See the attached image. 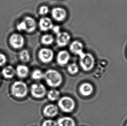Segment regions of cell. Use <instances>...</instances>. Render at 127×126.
<instances>
[{"instance_id":"obj_1","label":"cell","mask_w":127,"mask_h":126,"mask_svg":"<svg viewBox=\"0 0 127 126\" xmlns=\"http://www.w3.org/2000/svg\"><path fill=\"white\" fill-rule=\"evenodd\" d=\"M46 84L50 87L56 88L60 86L63 82V77L56 70L50 69L44 73V77Z\"/></svg>"},{"instance_id":"obj_2","label":"cell","mask_w":127,"mask_h":126,"mask_svg":"<svg viewBox=\"0 0 127 126\" xmlns=\"http://www.w3.org/2000/svg\"><path fill=\"white\" fill-rule=\"evenodd\" d=\"M11 91L13 95L18 98H23L27 95L28 89L27 84L21 81H18L13 84Z\"/></svg>"},{"instance_id":"obj_3","label":"cell","mask_w":127,"mask_h":126,"mask_svg":"<svg viewBox=\"0 0 127 126\" xmlns=\"http://www.w3.org/2000/svg\"><path fill=\"white\" fill-rule=\"evenodd\" d=\"M58 105L62 111L70 113L74 110L76 104L74 100L71 97L64 96L59 99Z\"/></svg>"},{"instance_id":"obj_4","label":"cell","mask_w":127,"mask_h":126,"mask_svg":"<svg viewBox=\"0 0 127 126\" xmlns=\"http://www.w3.org/2000/svg\"><path fill=\"white\" fill-rule=\"evenodd\" d=\"M80 58V65L85 71H89L93 68L95 58L91 54L85 53L84 55Z\"/></svg>"},{"instance_id":"obj_5","label":"cell","mask_w":127,"mask_h":126,"mask_svg":"<svg viewBox=\"0 0 127 126\" xmlns=\"http://www.w3.org/2000/svg\"><path fill=\"white\" fill-rule=\"evenodd\" d=\"M10 46L15 49L22 48L25 43V39L23 36L18 33H14L10 36L9 39Z\"/></svg>"},{"instance_id":"obj_6","label":"cell","mask_w":127,"mask_h":126,"mask_svg":"<svg viewBox=\"0 0 127 126\" xmlns=\"http://www.w3.org/2000/svg\"><path fill=\"white\" fill-rule=\"evenodd\" d=\"M31 92L33 97L36 99H41L46 95V88L42 84H33L31 86Z\"/></svg>"},{"instance_id":"obj_7","label":"cell","mask_w":127,"mask_h":126,"mask_svg":"<svg viewBox=\"0 0 127 126\" xmlns=\"http://www.w3.org/2000/svg\"><path fill=\"white\" fill-rule=\"evenodd\" d=\"M54 56V53L51 49L48 48H43L38 52V57L41 62L47 63L51 62Z\"/></svg>"},{"instance_id":"obj_8","label":"cell","mask_w":127,"mask_h":126,"mask_svg":"<svg viewBox=\"0 0 127 126\" xmlns=\"http://www.w3.org/2000/svg\"><path fill=\"white\" fill-rule=\"evenodd\" d=\"M51 15L55 21L62 22L67 17V12L65 9L60 7H56L52 9Z\"/></svg>"},{"instance_id":"obj_9","label":"cell","mask_w":127,"mask_h":126,"mask_svg":"<svg viewBox=\"0 0 127 126\" xmlns=\"http://www.w3.org/2000/svg\"><path fill=\"white\" fill-rule=\"evenodd\" d=\"M69 50L71 52L75 55H78L80 58L84 55L85 53L83 51V44L80 41L75 40L71 43L69 46Z\"/></svg>"},{"instance_id":"obj_10","label":"cell","mask_w":127,"mask_h":126,"mask_svg":"<svg viewBox=\"0 0 127 126\" xmlns=\"http://www.w3.org/2000/svg\"><path fill=\"white\" fill-rule=\"evenodd\" d=\"M56 42L59 47H64L69 43L71 37L70 35L67 32H60L57 34Z\"/></svg>"},{"instance_id":"obj_11","label":"cell","mask_w":127,"mask_h":126,"mask_svg":"<svg viewBox=\"0 0 127 126\" xmlns=\"http://www.w3.org/2000/svg\"><path fill=\"white\" fill-rule=\"evenodd\" d=\"M26 26V32L28 33H32L36 30V23L33 17L27 16L23 19Z\"/></svg>"},{"instance_id":"obj_12","label":"cell","mask_w":127,"mask_h":126,"mask_svg":"<svg viewBox=\"0 0 127 126\" xmlns=\"http://www.w3.org/2000/svg\"><path fill=\"white\" fill-rule=\"evenodd\" d=\"M43 113L46 117H54L58 113V108L57 106L53 104L48 105L44 108Z\"/></svg>"},{"instance_id":"obj_13","label":"cell","mask_w":127,"mask_h":126,"mask_svg":"<svg viewBox=\"0 0 127 126\" xmlns=\"http://www.w3.org/2000/svg\"><path fill=\"white\" fill-rule=\"evenodd\" d=\"M70 55L66 50L60 51L57 55V62L60 66H64L68 63L70 59Z\"/></svg>"},{"instance_id":"obj_14","label":"cell","mask_w":127,"mask_h":126,"mask_svg":"<svg viewBox=\"0 0 127 126\" xmlns=\"http://www.w3.org/2000/svg\"><path fill=\"white\" fill-rule=\"evenodd\" d=\"M39 26L42 31H47L52 29L53 25L51 20L47 17H44L40 19Z\"/></svg>"},{"instance_id":"obj_15","label":"cell","mask_w":127,"mask_h":126,"mask_svg":"<svg viewBox=\"0 0 127 126\" xmlns=\"http://www.w3.org/2000/svg\"><path fill=\"white\" fill-rule=\"evenodd\" d=\"M94 88L93 85L89 83H85L81 84L79 88L80 93L84 96H89L93 93Z\"/></svg>"},{"instance_id":"obj_16","label":"cell","mask_w":127,"mask_h":126,"mask_svg":"<svg viewBox=\"0 0 127 126\" xmlns=\"http://www.w3.org/2000/svg\"><path fill=\"white\" fill-rule=\"evenodd\" d=\"M57 125L58 126H76V123L72 118L64 117L58 120Z\"/></svg>"},{"instance_id":"obj_17","label":"cell","mask_w":127,"mask_h":126,"mask_svg":"<svg viewBox=\"0 0 127 126\" xmlns=\"http://www.w3.org/2000/svg\"><path fill=\"white\" fill-rule=\"evenodd\" d=\"M29 68L24 65H19L17 67L16 73L17 76L21 78H26L29 74Z\"/></svg>"},{"instance_id":"obj_18","label":"cell","mask_w":127,"mask_h":126,"mask_svg":"<svg viewBox=\"0 0 127 126\" xmlns=\"http://www.w3.org/2000/svg\"><path fill=\"white\" fill-rule=\"evenodd\" d=\"M2 73L6 78L11 79L15 76L16 70L12 66H8L3 68Z\"/></svg>"},{"instance_id":"obj_19","label":"cell","mask_w":127,"mask_h":126,"mask_svg":"<svg viewBox=\"0 0 127 126\" xmlns=\"http://www.w3.org/2000/svg\"><path fill=\"white\" fill-rule=\"evenodd\" d=\"M60 92L56 89L50 90L47 93V97L50 100L55 101L59 99Z\"/></svg>"},{"instance_id":"obj_20","label":"cell","mask_w":127,"mask_h":126,"mask_svg":"<svg viewBox=\"0 0 127 126\" xmlns=\"http://www.w3.org/2000/svg\"><path fill=\"white\" fill-rule=\"evenodd\" d=\"M54 38L51 35L45 34L42 36L41 42L43 44L50 45L53 43Z\"/></svg>"},{"instance_id":"obj_21","label":"cell","mask_w":127,"mask_h":126,"mask_svg":"<svg viewBox=\"0 0 127 126\" xmlns=\"http://www.w3.org/2000/svg\"><path fill=\"white\" fill-rule=\"evenodd\" d=\"M19 58L21 61L24 62H29L31 57L29 51L27 50H23L19 54Z\"/></svg>"},{"instance_id":"obj_22","label":"cell","mask_w":127,"mask_h":126,"mask_svg":"<svg viewBox=\"0 0 127 126\" xmlns=\"http://www.w3.org/2000/svg\"><path fill=\"white\" fill-rule=\"evenodd\" d=\"M31 75L32 78L35 80H40L44 77V73L41 70L38 69L35 70Z\"/></svg>"},{"instance_id":"obj_23","label":"cell","mask_w":127,"mask_h":126,"mask_svg":"<svg viewBox=\"0 0 127 126\" xmlns=\"http://www.w3.org/2000/svg\"><path fill=\"white\" fill-rule=\"evenodd\" d=\"M67 70L70 74L74 75L77 73L79 71V67L75 63H72L68 65Z\"/></svg>"},{"instance_id":"obj_24","label":"cell","mask_w":127,"mask_h":126,"mask_svg":"<svg viewBox=\"0 0 127 126\" xmlns=\"http://www.w3.org/2000/svg\"><path fill=\"white\" fill-rule=\"evenodd\" d=\"M49 11V7L45 5H43L41 7H40L39 10V13L41 15H45L48 14Z\"/></svg>"},{"instance_id":"obj_25","label":"cell","mask_w":127,"mask_h":126,"mask_svg":"<svg viewBox=\"0 0 127 126\" xmlns=\"http://www.w3.org/2000/svg\"><path fill=\"white\" fill-rule=\"evenodd\" d=\"M57 123L52 120H47L43 122L42 126H57Z\"/></svg>"},{"instance_id":"obj_26","label":"cell","mask_w":127,"mask_h":126,"mask_svg":"<svg viewBox=\"0 0 127 126\" xmlns=\"http://www.w3.org/2000/svg\"><path fill=\"white\" fill-rule=\"evenodd\" d=\"M17 30L19 31H26L25 24L23 21H21V22H19L17 24Z\"/></svg>"},{"instance_id":"obj_27","label":"cell","mask_w":127,"mask_h":126,"mask_svg":"<svg viewBox=\"0 0 127 126\" xmlns=\"http://www.w3.org/2000/svg\"><path fill=\"white\" fill-rule=\"evenodd\" d=\"M7 62V58L3 54L0 53V66H2Z\"/></svg>"},{"instance_id":"obj_28","label":"cell","mask_w":127,"mask_h":126,"mask_svg":"<svg viewBox=\"0 0 127 126\" xmlns=\"http://www.w3.org/2000/svg\"><path fill=\"white\" fill-rule=\"evenodd\" d=\"M52 29L53 30V32H55L56 34H57L60 32V27L59 26H53V27Z\"/></svg>"},{"instance_id":"obj_29","label":"cell","mask_w":127,"mask_h":126,"mask_svg":"<svg viewBox=\"0 0 127 126\" xmlns=\"http://www.w3.org/2000/svg\"></svg>"}]
</instances>
